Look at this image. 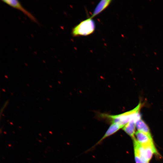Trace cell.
<instances>
[{"label":"cell","mask_w":163,"mask_h":163,"mask_svg":"<svg viewBox=\"0 0 163 163\" xmlns=\"http://www.w3.org/2000/svg\"><path fill=\"white\" fill-rule=\"evenodd\" d=\"M133 144L134 151L145 163H149L153 155L157 153L154 144L142 145L136 140L133 141Z\"/></svg>","instance_id":"3"},{"label":"cell","mask_w":163,"mask_h":163,"mask_svg":"<svg viewBox=\"0 0 163 163\" xmlns=\"http://www.w3.org/2000/svg\"><path fill=\"white\" fill-rule=\"evenodd\" d=\"M1 1L12 7L21 11L32 21L38 23V21L35 17L30 12L25 9L18 0H2Z\"/></svg>","instance_id":"4"},{"label":"cell","mask_w":163,"mask_h":163,"mask_svg":"<svg viewBox=\"0 0 163 163\" xmlns=\"http://www.w3.org/2000/svg\"><path fill=\"white\" fill-rule=\"evenodd\" d=\"M136 127L138 131L151 135L150 129L146 123L141 119L137 121L136 123Z\"/></svg>","instance_id":"9"},{"label":"cell","mask_w":163,"mask_h":163,"mask_svg":"<svg viewBox=\"0 0 163 163\" xmlns=\"http://www.w3.org/2000/svg\"><path fill=\"white\" fill-rule=\"evenodd\" d=\"M95 28V22L89 18L81 21L72 29V34L74 37L86 36L92 34Z\"/></svg>","instance_id":"2"},{"label":"cell","mask_w":163,"mask_h":163,"mask_svg":"<svg viewBox=\"0 0 163 163\" xmlns=\"http://www.w3.org/2000/svg\"><path fill=\"white\" fill-rule=\"evenodd\" d=\"M111 0H103L98 4L90 18H93L105 9L111 3Z\"/></svg>","instance_id":"7"},{"label":"cell","mask_w":163,"mask_h":163,"mask_svg":"<svg viewBox=\"0 0 163 163\" xmlns=\"http://www.w3.org/2000/svg\"><path fill=\"white\" fill-rule=\"evenodd\" d=\"M135 134L136 140L140 144L143 145L154 144L151 135L138 131Z\"/></svg>","instance_id":"5"},{"label":"cell","mask_w":163,"mask_h":163,"mask_svg":"<svg viewBox=\"0 0 163 163\" xmlns=\"http://www.w3.org/2000/svg\"><path fill=\"white\" fill-rule=\"evenodd\" d=\"M141 104L133 109L125 112L116 115H110L106 114H101V117L103 118H107L112 123L117 124L122 128L132 120L136 122L141 119V115L139 113Z\"/></svg>","instance_id":"1"},{"label":"cell","mask_w":163,"mask_h":163,"mask_svg":"<svg viewBox=\"0 0 163 163\" xmlns=\"http://www.w3.org/2000/svg\"><path fill=\"white\" fill-rule=\"evenodd\" d=\"M122 127L116 123H112L109 126L104 135L102 138L94 146L93 148L101 143L104 139L113 135Z\"/></svg>","instance_id":"6"},{"label":"cell","mask_w":163,"mask_h":163,"mask_svg":"<svg viewBox=\"0 0 163 163\" xmlns=\"http://www.w3.org/2000/svg\"><path fill=\"white\" fill-rule=\"evenodd\" d=\"M136 122L132 120L127 124L123 128V130L129 136L132 138L134 137L135 134Z\"/></svg>","instance_id":"8"}]
</instances>
